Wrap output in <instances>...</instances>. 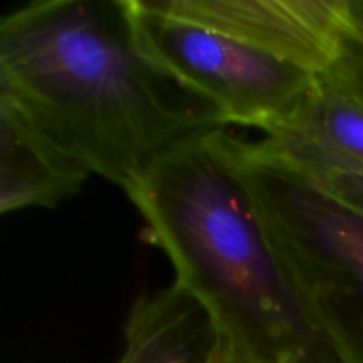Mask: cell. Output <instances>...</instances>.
I'll return each instance as SVG.
<instances>
[{"label":"cell","instance_id":"10","mask_svg":"<svg viewBox=\"0 0 363 363\" xmlns=\"http://www.w3.org/2000/svg\"><path fill=\"white\" fill-rule=\"evenodd\" d=\"M301 172V170H298ZM305 177L318 184L319 188L335 197L347 208L363 216V172H347V170H308Z\"/></svg>","mask_w":363,"mask_h":363},{"label":"cell","instance_id":"7","mask_svg":"<svg viewBox=\"0 0 363 363\" xmlns=\"http://www.w3.org/2000/svg\"><path fill=\"white\" fill-rule=\"evenodd\" d=\"M222 340L211 314L174 282L135 300L116 363H213Z\"/></svg>","mask_w":363,"mask_h":363},{"label":"cell","instance_id":"9","mask_svg":"<svg viewBox=\"0 0 363 363\" xmlns=\"http://www.w3.org/2000/svg\"><path fill=\"white\" fill-rule=\"evenodd\" d=\"M323 80L363 101V0H347L346 25L333 66Z\"/></svg>","mask_w":363,"mask_h":363},{"label":"cell","instance_id":"5","mask_svg":"<svg viewBox=\"0 0 363 363\" xmlns=\"http://www.w3.org/2000/svg\"><path fill=\"white\" fill-rule=\"evenodd\" d=\"M169 14L325 74L346 25L347 0H142Z\"/></svg>","mask_w":363,"mask_h":363},{"label":"cell","instance_id":"6","mask_svg":"<svg viewBox=\"0 0 363 363\" xmlns=\"http://www.w3.org/2000/svg\"><path fill=\"white\" fill-rule=\"evenodd\" d=\"M257 144L301 172H363V101L321 77L298 112Z\"/></svg>","mask_w":363,"mask_h":363},{"label":"cell","instance_id":"4","mask_svg":"<svg viewBox=\"0 0 363 363\" xmlns=\"http://www.w3.org/2000/svg\"><path fill=\"white\" fill-rule=\"evenodd\" d=\"M142 50L183 87L220 110L230 126L266 135L287 123L321 74L213 28L126 0Z\"/></svg>","mask_w":363,"mask_h":363},{"label":"cell","instance_id":"1","mask_svg":"<svg viewBox=\"0 0 363 363\" xmlns=\"http://www.w3.org/2000/svg\"><path fill=\"white\" fill-rule=\"evenodd\" d=\"M0 98L52 147L124 191L165 149L230 126L142 50L126 0H35L6 14Z\"/></svg>","mask_w":363,"mask_h":363},{"label":"cell","instance_id":"3","mask_svg":"<svg viewBox=\"0 0 363 363\" xmlns=\"http://www.w3.org/2000/svg\"><path fill=\"white\" fill-rule=\"evenodd\" d=\"M229 142L318 321L346 363H363V216L257 142Z\"/></svg>","mask_w":363,"mask_h":363},{"label":"cell","instance_id":"2","mask_svg":"<svg viewBox=\"0 0 363 363\" xmlns=\"http://www.w3.org/2000/svg\"><path fill=\"white\" fill-rule=\"evenodd\" d=\"M227 130L160 152L126 191L190 293L264 363H346L287 266Z\"/></svg>","mask_w":363,"mask_h":363},{"label":"cell","instance_id":"8","mask_svg":"<svg viewBox=\"0 0 363 363\" xmlns=\"http://www.w3.org/2000/svg\"><path fill=\"white\" fill-rule=\"evenodd\" d=\"M91 172L48 144L0 98V213L52 209L74 197Z\"/></svg>","mask_w":363,"mask_h":363},{"label":"cell","instance_id":"11","mask_svg":"<svg viewBox=\"0 0 363 363\" xmlns=\"http://www.w3.org/2000/svg\"><path fill=\"white\" fill-rule=\"evenodd\" d=\"M213 363H264V362L257 360V358L250 357V354L245 353V351L238 350L236 346H233V344L223 337L222 346H220L218 353H216Z\"/></svg>","mask_w":363,"mask_h":363}]
</instances>
